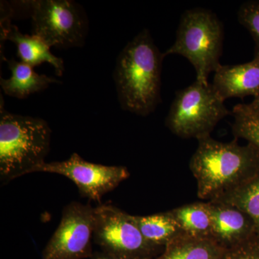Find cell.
I'll list each match as a JSON object with an SVG mask.
<instances>
[{"label":"cell","mask_w":259,"mask_h":259,"mask_svg":"<svg viewBox=\"0 0 259 259\" xmlns=\"http://www.w3.org/2000/svg\"><path fill=\"white\" fill-rule=\"evenodd\" d=\"M223 37V24L212 11L204 8L186 10L180 19L176 40L163 55L186 58L195 69L196 80L209 83V74L221 66Z\"/></svg>","instance_id":"obj_4"},{"label":"cell","mask_w":259,"mask_h":259,"mask_svg":"<svg viewBox=\"0 0 259 259\" xmlns=\"http://www.w3.org/2000/svg\"><path fill=\"white\" fill-rule=\"evenodd\" d=\"M184 234L198 238H210L212 221L205 202H194L171 209Z\"/></svg>","instance_id":"obj_16"},{"label":"cell","mask_w":259,"mask_h":259,"mask_svg":"<svg viewBox=\"0 0 259 259\" xmlns=\"http://www.w3.org/2000/svg\"><path fill=\"white\" fill-rule=\"evenodd\" d=\"M230 114L212 83L196 80L177 92L165 125L179 137L199 140L210 136L218 122Z\"/></svg>","instance_id":"obj_5"},{"label":"cell","mask_w":259,"mask_h":259,"mask_svg":"<svg viewBox=\"0 0 259 259\" xmlns=\"http://www.w3.org/2000/svg\"><path fill=\"white\" fill-rule=\"evenodd\" d=\"M225 250L210 238L182 234L152 259H222Z\"/></svg>","instance_id":"obj_14"},{"label":"cell","mask_w":259,"mask_h":259,"mask_svg":"<svg viewBox=\"0 0 259 259\" xmlns=\"http://www.w3.org/2000/svg\"><path fill=\"white\" fill-rule=\"evenodd\" d=\"M165 56L148 29L120 51L113 71L121 108L146 117L161 103L162 63Z\"/></svg>","instance_id":"obj_1"},{"label":"cell","mask_w":259,"mask_h":259,"mask_svg":"<svg viewBox=\"0 0 259 259\" xmlns=\"http://www.w3.org/2000/svg\"><path fill=\"white\" fill-rule=\"evenodd\" d=\"M92 259H133L126 258V257L120 256L112 253H107V252L103 251L97 252L96 253H94Z\"/></svg>","instance_id":"obj_21"},{"label":"cell","mask_w":259,"mask_h":259,"mask_svg":"<svg viewBox=\"0 0 259 259\" xmlns=\"http://www.w3.org/2000/svg\"><path fill=\"white\" fill-rule=\"evenodd\" d=\"M215 200L222 201L241 209L249 216L259 235V169L236 190Z\"/></svg>","instance_id":"obj_17"},{"label":"cell","mask_w":259,"mask_h":259,"mask_svg":"<svg viewBox=\"0 0 259 259\" xmlns=\"http://www.w3.org/2000/svg\"><path fill=\"white\" fill-rule=\"evenodd\" d=\"M32 20V35L59 49L82 47L88 36V17L73 0L20 2Z\"/></svg>","instance_id":"obj_6"},{"label":"cell","mask_w":259,"mask_h":259,"mask_svg":"<svg viewBox=\"0 0 259 259\" xmlns=\"http://www.w3.org/2000/svg\"><path fill=\"white\" fill-rule=\"evenodd\" d=\"M10 19L1 16V39L14 42L17 47V56L22 62L32 68L42 63H49L55 69L57 76H62L65 69L63 59L54 55L51 52V47L41 39L20 32L16 25L10 23Z\"/></svg>","instance_id":"obj_12"},{"label":"cell","mask_w":259,"mask_h":259,"mask_svg":"<svg viewBox=\"0 0 259 259\" xmlns=\"http://www.w3.org/2000/svg\"><path fill=\"white\" fill-rule=\"evenodd\" d=\"M94 240L103 251L133 259H152L164 249L146 241L133 215L110 204L95 207Z\"/></svg>","instance_id":"obj_7"},{"label":"cell","mask_w":259,"mask_h":259,"mask_svg":"<svg viewBox=\"0 0 259 259\" xmlns=\"http://www.w3.org/2000/svg\"><path fill=\"white\" fill-rule=\"evenodd\" d=\"M238 22L248 30L255 42V56H259V0L243 3L238 12Z\"/></svg>","instance_id":"obj_19"},{"label":"cell","mask_w":259,"mask_h":259,"mask_svg":"<svg viewBox=\"0 0 259 259\" xmlns=\"http://www.w3.org/2000/svg\"><path fill=\"white\" fill-rule=\"evenodd\" d=\"M95 207L73 202L63 209L59 226L42 250V259H85L94 254Z\"/></svg>","instance_id":"obj_8"},{"label":"cell","mask_w":259,"mask_h":259,"mask_svg":"<svg viewBox=\"0 0 259 259\" xmlns=\"http://www.w3.org/2000/svg\"><path fill=\"white\" fill-rule=\"evenodd\" d=\"M35 172L57 174L67 177L76 185L82 197L95 202H100L105 194L115 190L130 177L125 166L91 163L76 153L65 161L45 162Z\"/></svg>","instance_id":"obj_9"},{"label":"cell","mask_w":259,"mask_h":259,"mask_svg":"<svg viewBox=\"0 0 259 259\" xmlns=\"http://www.w3.org/2000/svg\"><path fill=\"white\" fill-rule=\"evenodd\" d=\"M205 204L212 221L211 239L223 249L241 244L256 233L249 216L236 206L220 200Z\"/></svg>","instance_id":"obj_10"},{"label":"cell","mask_w":259,"mask_h":259,"mask_svg":"<svg viewBox=\"0 0 259 259\" xmlns=\"http://www.w3.org/2000/svg\"><path fill=\"white\" fill-rule=\"evenodd\" d=\"M247 105L252 111L259 113V94L253 97V101L249 104H247Z\"/></svg>","instance_id":"obj_22"},{"label":"cell","mask_w":259,"mask_h":259,"mask_svg":"<svg viewBox=\"0 0 259 259\" xmlns=\"http://www.w3.org/2000/svg\"><path fill=\"white\" fill-rule=\"evenodd\" d=\"M232 131L236 139L245 140L259 148V113L252 111L247 104H238L232 111Z\"/></svg>","instance_id":"obj_18"},{"label":"cell","mask_w":259,"mask_h":259,"mask_svg":"<svg viewBox=\"0 0 259 259\" xmlns=\"http://www.w3.org/2000/svg\"><path fill=\"white\" fill-rule=\"evenodd\" d=\"M213 88L223 100L259 94V56L244 64L221 65L214 72Z\"/></svg>","instance_id":"obj_11"},{"label":"cell","mask_w":259,"mask_h":259,"mask_svg":"<svg viewBox=\"0 0 259 259\" xmlns=\"http://www.w3.org/2000/svg\"><path fill=\"white\" fill-rule=\"evenodd\" d=\"M1 103L0 180L5 184L34 173L45 163L50 150L51 130L40 117L11 113Z\"/></svg>","instance_id":"obj_3"},{"label":"cell","mask_w":259,"mask_h":259,"mask_svg":"<svg viewBox=\"0 0 259 259\" xmlns=\"http://www.w3.org/2000/svg\"><path fill=\"white\" fill-rule=\"evenodd\" d=\"M190 168L197 181V195L212 201L236 190L259 169V148L248 143H223L211 136L197 140Z\"/></svg>","instance_id":"obj_2"},{"label":"cell","mask_w":259,"mask_h":259,"mask_svg":"<svg viewBox=\"0 0 259 259\" xmlns=\"http://www.w3.org/2000/svg\"><path fill=\"white\" fill-rule=\"evenodd\" d=\"M12 75L9 79H0L5 95L18 99H25L32 94L47 90L53 83H61L59 80L45 74H38L32 66L14 59H6Z\"/></svg>","instance_id":"obj_13"},{"label":"cell","mask_w":259,"mask_h":259,"mask_svg":"<svg viewBox=\"0 0 259 259\" xmlns=\"http://www.w3.org/2000/svg\"><path fill=\"white\" fill-rule=\"evenodd\" d=\"M222 259H259V235L255 233L248 241L225 250Z\"/></svg>","instance_id":"obj_20"},{"label":"cell","mask_w":259,"mask_h":259,"mask_svg":"<svg viewBox=\"0 0 259 259\" xmlns=\"http://www.w3.org/2000/svg\"><path fill=\"white\" fill-rule=\"evenodd\" d=\"M133 219L146 241L157 248H164L184 234L171 210L150 215H133Z\"/></svg>","instance_id":"obj_15"}]
</instances>
